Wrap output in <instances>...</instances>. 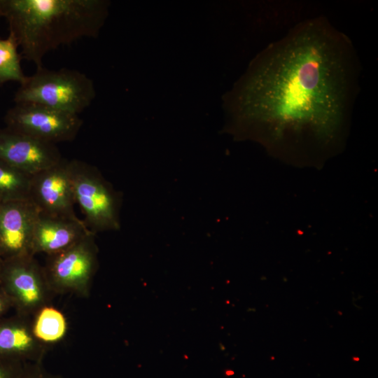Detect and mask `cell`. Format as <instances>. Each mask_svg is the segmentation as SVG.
Instances as JSON below:
<instances>
[{
  "label": "cell",
  "mask_w": 378,
  "mask_h": 378,
  "mask_svg": "<svg viewBox=\"0 0 378 378\" xmlns=\"http://www.w3.org/2000/svg\"><path fill=\"white\" fill-rule=\"evenodd\" d=\"M359 72L347 36L324 18L303 21L263 50L230 92L232 127L282 160L320 166L345 144Z\"/></svg>",
  "instance_id": "1"
},
{
  "label": "cell",
  "mask_w": 378,
  "mask_h": 378,
  "mask_svg": "<svg viewBox=\"0 0 378 378\" xmlns=\"http://www.w3.org/2000/svg\"><path fill=\"white\" fill-rule=\"evenodd\" d=\"M104 0H0V18L21 55L43 66L45 55L84 37H96L108 15Z\"/></svg>",
  "instance_id": "2"
},
{
  "label": "cell",
  "mask_w": 378,
  "mask_h": 378,
  "mask_svg": "<svg viewBox=\"0 0 378 378\" xmlns=\"http://www.w3.org/2000/svg\"><path fill=\"white\" fill-rule=\"evenodd\" d=\"M94 97V83L84 73L67 68L48 69L43 66L20 85L13 101L78 115Z\"/></svg>",
  "instance_id": "3"
},
{
  "label": "cell",
  "mask_w": 378,
  "mask_h": 378,
  "mask_svg": "<svg viewBox=\"0 0 378 378\" xmlns=\"http://www.w3.org/2000/svg\"><path fill=\"white\" fill-rule=\"evenodd\" d=\"M75 202L83 220L93 233L120 227L118 199L111 185L94 166L78 160H69Z\"/></svg>",
  "instance_id": "4"
},
{
  "label": "cell",
  "mask_w": 378,
  "mask_h": 378,
  "mask_svg": "<svg viewBox=\"0 0 378 378\" xmlns=\"http://www.w3.org/2000/svg\"><path fill=\"white\" fill-rule=\"evenodd\" d=\"M4 122L10 130L54 145L73 141L83 125L78 115L30 103L15 104Z\"/></svg>",
  "instance_id": "5"
},
{
  "label": "cell",
  "mask_w": 378,
  "mask_h": 378,
  "mask_svg": "<svg viewBox=\"0 0 378 378\" xmlns=\"http://www.w3.org/2000/svg\"><path fill=\"white\" fill-rule=\"evenodd\" d=\"M48 257L43 269L50 288L85 293L97 265L94 233H88L68 248Z\"/></svg>",
  "instance_id": "6"
},
{
  "label": "cell",
  "mask_w": 378,
  "mask_h": 378,
  "mask_svg": "<svg viewBox=\"0 0 378 378\" xmlns=\"http://www.w3.org/2000/svg\"><path fill=\"white\" fill-rule=\"evenodd\" d=\"M0 286L10 298L13 308L22 316L41 306L46 289L50 288L44 269L31 254L1 260Z\"/></svg>",
  "instance_id": "7"
},
{
  "label": "cell",
  "mask_w": 378,
  "mask_h": 378,
  "mask_svg": "<svg viewBox=\"0 0 378 378\" xmlns=\"http://www.w3.org/2000/svg\"><path fill=\"white\" fill-rule=\"evenodd\" d=\"M29 199L41 214L77 217L69 160L62 158L56 164L33 174Z\"/></svg>",
  "instance_id": "8"
},
{
  "label": "cell",
  "mask_w": 378,
  "mask_h": 378,
  "mask_svg": "<svg viewBox=\"0 0 378 378\" xmlns=\"http://www.w3.org/2000/svg\"><path fill=\"white\" fill-rule=\"evenodd\" d=\"M39 214L40 211L30 200L0 204L2 260L31 254L32 237Z\"/></svg>",
  "instance_id": "9"
},
{
  "label": "cell",
  "mask_w": 378,
  "mask_h": 378,
  "mask_svg": "<svg viewBox=\"0 0 378 378\" xmlns=\"http://www.w3.org/2000/svg\"><path fill=\"white\" fill-rule=\"evenodd\" d=\"M62 159L56 145L36 140L7 127L0 128V160L30 174Z\"/></svg>",
  "instance_id": "10"
},
{
  "label": "cell",
  "mask_w": 378,
  "mask_h": 378,
  "mask_svg": "<svg viewBox=\"0 0 378 378\" xmlns=\"http://www.w3.org/2000/svg\"><path fill=\"white\" fill-rule=\"evenodd\" d=\"M91 232L78 217H62L40 213L36 220L31 252L48 255L59 253Z\"/></svg>",
  "instance_id": "11"
},
{
  "label": "cell",
  "mask_w": 378,
  "mask_h": 378,
  "mask_svg": "<svg viewBox=\"0 0 378 378\" xmlns=\"http://www.w3.org/2000/svg\"><path fill=\"white\" fill-rule=\"evenodd\" d=\"M24 316L18 314L0 320V358L39 363L43 351L36 347V338Z\"/></svg>",
  "instance_id": "12"
},
{
  "label": "cell",
  "mask_w": 378,
  "mask_h": 378,
  "mask_svg": "<svg viewBox=\"0 0 378 378\" xmlns=\"http://www.w3.org/2000/svg\"><path fill=\"white\" fill-rule=\"evenodd\" d=\"M32 175L0 160V204L30 200Z\"/></svg>",
  "instance_id": "13"
},
{
  "label": "cell",
  "mask_w": 378,
  "mask_h": 378,
  "mask_svg": "<svg viewBox=\"0 0 378 378\" xmlns=\"http://www.w3.org/2000/svg\"><path fill=\"white\" fill-rule=\"evenodd\" d=\"M66 330L64 315L57 309L45 307L37 314L32 332L34 337L45 342H54L61 340Z\"/></svg>",
  "instance_id": "14"
},
{
  "label": "cell",
  "mask_w": 378,
  "mask_h": 378,
  "mask_svg": "<svg viewBox=\"0 0 378 378\" xmlns=\"http://www.w3.org/2000/svg\"><path fill=\"white\" fill-rule=\"evenodd\" d=\"M18 48L17 42L10 34L6 38H0V85L10 81L20 85L27 77L23 73Z\"/></svg>",
  "instance_id": "15"
},
{
  "label": "cell",
  "mask_w": 378,
  "mask_h": 378,
  "mask_svg": "<svg viewBox=\"0 0 378 378\" xmlns=\"http://www.w3.org/2000/svg\"><path fill=\"white\" fill-rule=\"evenodd\" d=\"M27 363L0 358V378H20Z\"/></svg>",
  "instance_id": "16"
},
{
  "label": "cell",
  "mask_w": 378,
  "mask_h": 378,
  "mask_svg": "<svg viewBox=\"0 0 378 378\" xmlns=\"http://www.w3.org/2000/svg\"><path fill=\"white\" fill-rule=\"evenodd\" d=\"M20 378H61L46 372L40 363H27Z\"/></svg>",
  "instance_id": "17"
},
{
  "label": "cell",
  "mask_w": 378,
  "mask_h": 378,
  "mask_svg": "<svg viewBox=\"0 0 378 378\" xmlns=\"http://www.w3.org/2000/svg\"><path fill=\"white\" fill-rule=\"evenodd\" d=\"M11 308H13L12 302L0 286V320L6 317V314Z\"/></svg>",
  "instance_id": "18"
},
{
  "label": "cell",
  "mask_w": 378,
  "mask_h": 378,
  "mask_svg": "<svg viewBox=\"0 0 378 378\" xmlns=\"http://www.w3.org/2000/svg\"><path fill=\"white\" fill-rule=\"evenodd\" d=\"M2 260V254H1V245H0V262Z\"/></svg>",
  "instance_id": "19"
},
{
  "label": "cell",
  "mask_w": 378,
  "mask_h": 378,
  "mask_svg": "<svg viewBox=\"0 0 378 378\" xmlns=\"http://www.w3.org/2000/svg\"></svg>",
  "instance_id": "20"
}]
</instances>
